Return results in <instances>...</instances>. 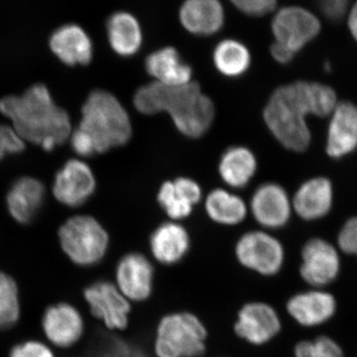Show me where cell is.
Here are the masks:
<instances>
[{"label": "cell", "mask_w": 357, "mask_h": 357, "mask_svg": "<svg viewBox=\"0 0 357 357\" xmlns=\"http://www.w3.org/2000/svg\"><path fill=\"white\" fill-rule=\"evenodd\" d=\"M1 159H2V156H1V155H0V160H1Z\"/></svg>", "instance_id": "ab89813d"}, {"label": "cell", "mask_w": 357, "mask_h": 357, "mask_svg": "<svg viewBox=\"0 0 357 357\" xmlns=\"http://www.w3.org/2000/svg\"><path fill=\"white\" fill-rule=\"evenodd\" d=\"M114 284L130 302L146 301L153 292V264L142 253H128L117 263Z\"/></svg>", "instance_id": "7c38bea8"}, {"label": "cell", "mask_w": 357, "mask_h": 357, "mask_svg": "<svg viewBox=\"0 0 357 357\" xmlns=\"http://www.w3.org/2000/svg\"><path fill=\"white\" fill-rule=\"evenodd\" d=\"M333 197V183L330 178L324 176L309 178L298 188L294 195L293 208L302 220L314 222L331 213Z\"/></svg>", "instance_id": "ac0fdd59"}, {"label": "cell", "mask_w": 357, "mask_h": 357, "mask_svg": "<svg viewBox=\"0 0 357 357\" xmlns=\"http://www.w3.org/2000/svg\"><path fill=\"white\" fill-rule=\"evenodd\" d=\"M237 10L252 17H263L276 10L277 0H229Z\"/></svg>", "instance_id": "1f68e13d"}, {"label": "cell", "mask_w": 357, "mask_h": 357, "mask_svg": "<svg viewBox=\"0 0 357 357\" xmlns=\"http://www.w3.org/2000/svg\"><path fill=\"white\" fill-rule=\"evenodd\" d=\"M312 115L310 82L298 81L279 86L270 96L264 112L265 123L275 139L290 150L302 153L312 142L307 117Z\"/></svg>", "instance_id": "3957f363"}, {"label": "cell", "mask_w": 357, "mask_h": 357, "mask_svg": "<svg viewBox=\"0 0 357 357\" xmlns=\"http://www.w3.org/2000/svg\"><path fill=\"white\" fill-rule=\"evenodd\" d=\"M79 128L91 136L96 153L123 146L132 136L128 110L116 96L102 89L93 91L86 98Z\"/></svg>", "instance_id": "277c9868"}, {"label": "cell", "mask_w": 357, "mask_h": 357, "mask_svg": "<svg viewBox=\"0 0 357 357\" xmlns=\"http://www.w3.org/2000/svg\"><path fill=\"white\" fill-rule=\"evenodd\" d=\"M133 105L142 114L167 112L178 130L189 138L204 135L215 116L213 100L195 82L182 86L152 82L136 91Z\"/></svg>", "instance_id": "6da1fadb"}, {"label": "cell", "mask_w": 357, "mask_h": 357, "mask_svg": "<svg viewBox=\"0 0 357 357\" xmlns=\"http://www.w3.org/2000/svg\"><path fill=\"white\" fill-rule=\"evenodd\" d=\"M270 54L277 63L284 65L292 62L294 57L296 56V54H294L292 51L289 50L286 47L282 46L281 44L276 43V42H273L271 47H270Z\"/></svg>", "instance_id": "74e56055"}, {"label": "cell", "mask_w": 357, "mask_h": 357, "mask_svg": "<svg viewBox=\"0 0 357 357\" xmlns=\"http://www.w3.org/2000/svg\"><path fill=\"white\" fill-rule=\"evenodd\" d=\"M95 174L82 160H69L61 168L53 184V194L61 204L77 208L86 203L96 191Z\"/></svg>", "instance_id": "4fadbf2b"}, {"label": "cell", "mask_w": 357, "mask_h": 357, "mask_svg": "<svg viewBox=\"0 0 357 357\" xmlns=\"http://www.w3.org/2000/svg\"><path fill=\"white\" fill-rule=\"evenodd\" d=\"M225 9L222 0H184L178 8L180 24L195 36L217 34L225 23Z\"/></svg>", "instance_id": "e0dca14e"}, {"label": "cell", "mask_w": 357, "mask_h": 357, "mask_svg": "<svg viewBox=\"0 0 357 357\" xmlns=\"http://www.w3.org/2000/svg\"><path fill=\"white\" fill-rule=\"evenodd\" d=\"M70 145L79 156L91 157L96 154L95 143L86 131L77 128L70 134Z\"/></svg>", "instance_id": "d590c367"}, {"label": "cell", "mask_w": 357, "mask_h": 357, "mask_svg": "<svg viewBox=\"0 0 357 357\" xmlns=\"http://www.w3.org/2000/svg\"><path fill=\"white\" fill-rule=\"evenodd\" d=\"M237 261L262 276L278 274L285 261V250L276 237L263 230H251L236 245Z\"/></svg>", "instance_id": "52a82bcc"}, {"label": "cell", "mask_w": 357, "mask_h": 357, "mask_svg": "<svg viewBox=\"0 0 357 357\" xmlns=\"http://www.w3.org/2000/svg\"><path fill=\"white\" fill-rule=\"evenodd\" d=\"M250 210L258 225L266 229H279L290 220L292 201L281 185L265 183L252 195Z\"/></svg>", "instance_id": "5bb4252c"}, {"label": "cell", "mask_w": 357, "mask_h": 357, "mask_svg": "<svg viewBox=\"0 0 357 357\" xmlns=\"http://www.w3.org/2000/svg\"><path fill=\"white\" fill-rule=\"evenodd\" d=\"M202 197L203 191L196 181L181 177L164 183L160 187L157 199L171 220H181L191 215Z\"/></svg>", "instance_id": "ffe728a7"}, {"label": "cell", "mask_w": 357, "mask_h": 357, "mask_svg": "<svg viewBox=\"0 0 357 357\" xmlns=\"http://www.w3.org/2000/svg\"><path fill=\"white\" fill-rule=\"evenodd\" d=\"M271 30L274 42L297 54L318 36L321 22L304 7L286 6L274 14Z\"/></svg>", "instance_id": "ba28073f"}, {"label": "cell", "mask_w": 357, "mask_h": 357, "mask_svg": "<svg viewBox=\"0 0 357 357\" xmlns=\"http://www.w3.org/2000/svg\"><path fill=\"white\" fill-rule=\"evenodd\" d=\"M145 69L154 82L166 86H182L192 82L191 66L174 47H163L149 54L145 60Z\"/></svg>", "instance_id": "cb8c5ba5"}, {"label": "cell", "mask_w": 357, "mask_h": 357, "mask_svg": "<svg viewBox=\"0 0 357 357\" xmlns=\"http://www.w3.org/2000/svg\"><path fill=\"white\" fill-rule=\"evenodd\" d=\"M42 330L52 344L60 349H69L84 335L83 316L69 303L51 305L42 317Z\"/></svg>", "instance_id": "9a60e30c"}, {"label": "cell", "mask_w": 357, "mask_h": 357, "mask_svg": "<svg viewBox=\"0 0 357 357\" xmlns=\"http://www.w3.org/2000/svg\"><path fill=\"white\" fill-rule=\"evenodd\" d=\"M191 238L180 223L164 222L150 237V250L156 261L166 266L177 264L189 252Z\"/></svg>", "instance_id": "7402d4cb"}, {"label": "cell", "mask_w": 357, "mask_h": 357, "mask_svg": "<svg viewBox=\"0 0 357 357\" xmlns=\"http://www.w3.org/2000/svg\"><path fill=\"white\" fill-rule=\"evenodd\" d=\"M0 112L11 119L23 140L40 145L46 151L65 143L72 134L69 114L55 105L43 84H34L21 96L2 98Z\"/></svg>", "instance_id": "7a4b0ae2"}, {"label": "cell", "mask_w": 357, "mask_h": 357, "mask_svg": "<svg viewBox=\"0 0 357 357\" xmlns=\"http://www.w3.org/2000/svg\"><path fill=\"white\" fill-rule=\"evenodd\" d=\"M206 211L213 222L231 227L245 220L248 206L241 197L234 192L215 189L206 197Z\"/></svg>", "instance_id": "83f0119b"}, {"label": "cell", "mask_w": 357, "mask_h": 357, "mask_svg": "<svg viewBox=\"0 0 357 357\" xmlns=\"http://www.w3.org/2000/svg\"><path fill=\"white\" fill-rule=\"evenodd\" d=\"M326 131V152L331 158L342 159L357 149V105L338 102L330 116Z\"/></svg>", "instance_id": "2e32d148"}, {"label": "cell", "mask_w": 357, "mask_h": 357, "mask_svg": "<svg viewBox=\"0 0 357 357\" xmlns=\"http://www.w3.org/2000/svg\"><path fill=\"white\" fill-rule=\"evenodd\" d=\"M50 48L61 62L68 66H84L93 57V45L88 33L76 24L59 28L52 34Z\"/></svg>", "instance_id": "44dd1931"}, {"label": "cell", "mask_w": 357, "mask_h": 357, "mask_svg": "<svg viewBox=\"0 0 357 357\" xmlns=\"http://www.w3.org/2000/svg\"><path fill=\"white\" fill-rule=\"evenodd\" d=\"M312 110L314 116L330 117L338 105L337 93L328 84L310 82Z\"/></svg>", "instance_id": "f546056e"}, {"label": "cell", "mask_w": 357, "mask_h": 357, "mask_svg": "<svg viewBox=\"0 0 357 357\" xmlns=\"http://www.w3.org/2000/svg\"><path fill=\"white\" fill-rule=\"evenodd\" d=\"M45 199V188L37 178L23 177L16 181L7 195V208L20 223L31 222L39 213Z\"/></svg>", "instance_id": "d4e9b609"}, {"label": "cell", "mask_w": 357, "mask_h": 357, "mask_svg": "<svg viewBox=\"0 0 357 357\" xmlns=\"http://www.w3.org/2000/svg\"><path fill=\"white\" fill-rule=\"evenodd\" d=\"M84 297L95 318L110 331H124L129 325L131 302L114 283L96 281L86 287Z\"/></svg>", "instance_id": "9c48e42d"}, {"label": "cell", "mask_w": 357, "mask_h": 357, "mask_svg": "<svg viewBox=\"0 0 357 357\" xmlns=\"http://www.w3.org/2000/svg\"><path fill=\"white\" fill-rule=\"evenodd\" d=\"M24 140L15 129L7 126H0V155L20 153L24 150Z\"/></svg>", "instance_id": "e575fe53"}, {"label": "cell", "mask_w": 357, "mask_h": 357, "mask_svg": "<svg viewBox=\"0 0 357 357\" xmlns=\"http://www.w3.org/2000/svg\"><path fill=\"white\" fill-rule=\"evenodd\" d=\"M337 246L345 255L357 256V217L347 220L337 236Z\"/></svg>", "instance_id": "d6a6232c"}, {"label": "cell", "mask_w": 357, "mask_h": 357, "mask_svg": "<svg viewBox=\"0 0 357 357\" xmlns=\"http://www.w3.org/2000/svg\"><path fill=\"white\" fill-rule=\"evenodd\" d=\"M281 319L271 305L264 302L246 303L239 310L234 323L237 337L252 345H263L281 331Z\"/></svg>", "instance_id": "8fae6325"}, {"label": "cell", "mask_w": 357, "mask_h": 357, "mask_svg": "<svg viewBox=\"0 0 357 357\" xmlns=\"http://www.w3.org/2000/svg\"><path fill=\"white\" fill-rule=\"evenodd\" d=\"M340 271L337 249L325 239L314 237L302 249L300 274L303 280L314 288L321 289L333 283Z\"/></svg>", "instance_id": "30bf717a"}, {"label": "cell", "mask_w": 357, "mask_h": 357, "mask_svg": "<svg viewBox=\"0 0 357 357\" xmlns=\"http://www.w3.org/2000/svg\"><path fill=\"white\" fill-rule=\"evenodd\" d=\"M213 65L222 76L238 77L248 72L252 58L243 42L234 38L218 42L213 53Z\"/></svg>", "instance_id": "4316f807"}, {"label": "cell", "mask_w": 357, "mask_h": 357, "mask_svg": "<svg viewBox=\"0 0 357 357\" xmlns=\"http://www.w3.org/2000/svg\"><path fill=\"white\" fill-rule=\"evenodd\" d=\"M59 241L68 258L81 267L98 264L109 246V236L95 218L76 215L59 229Z\"/></svg>", "instance_id": "8992f818"}, {"label": "cell", "mask_w": 357, "mask_h": 357, "mask_svg": "<svg viewBox=\"0 0 357 357\" xmlns=\"http://www.w3.org/2000/svg\"><path fill=\"white\" fill-rule=\"evenodd\" d=\"M295 357H344L342 347L328 337H319L314 340H303L294 349Z\"/></svg>", "instance_id": "4dcf8cb0"}, {"label": "cell", "mask_w": 357, "mask_h": 357, "mask_svg": "<svg viewBox=\"0 0 357 357\" xmlns=\"http://www.w3.org/2000/svg\"><path fill=\"white\" fill-rule=\"evenodd\" d=\"M257 171V160L250 149L230 147L220 158L218 172L223 182L234 189L246 187Z\"/></svg>", "instance_id": "484cf974"}, {"label": "cell", "mask_w": 357, "mask_h": 357, "mask_svg": "<svg viewBox=\"0 0 357 357\" xmlns=\"http://www.w3.org/2000/svg\"><path fill=\"white\" fill-rule=\"evenodd\" d=\"M286 307L299 325L312 328L323 325L335 316L337 301L332 294L316 288L296 294L289 299Z\"/></svg>", "instance_id": "d6986e66"}, {"label": "cell", "mask_w": 357, "mask_h": 357, "mask_svg": "<svg viewBox=\"0 0 357 357\" xmlns=\"http://www.w3.org/2000/svg\"><path fill=\"white\" fill-rule=\"evenodd\" d=\"M319 10L331 21L342 20L349 9V0H318Z\"/></svg>", "instance_id": "8d00e7d4"}, {"label": "cell", "mask_w": 357, "mask_h": 357, "mask_svg": "<svg viewBox=\"0 0 357 357\" xmlns=\"http://www.w3.org/2000/svg\"><path fill=\"white\" fill-rule=\"evenodd\" d=\"M349 28L352 37L357 42V2L352 7L349 16Z\"/></svg>", "instance_id": "f35d334b"}, {"label": "cell", "mask_w": 357, "mask_h": 357, "mask_svg": "<svg viewBox=\"0 0 357 357\" xmlns=\"http://www.w3.org/2000/svg\"><path fill=\"white\" fill-rule=\"evenodd\" d=\"M9 357H55V354L44 342L32 340L14 345Z\"/></svg>", "instance_id": "836d02e7"}, {"label": "cell", "mask_w": 357, "mask_h": 357, "mask_svg": "<svg viewBox=\"0 0 357 357\" xmlns=\"http://www.w3.org/2000/svg\"><path fill=\"white\" fill-rule=\"evenodd\" d=\"M208 331L203 321L189 312H172L159 321L155 335L157 357H201L206 352Z\"/></svg>", "instance_id": "5b68a950"}, {"label": "cell", "mask_w": 357, "mask_h": 357, "mask_svg": "<svg viewBox=\"0 0 357 357\" xmlns=\"http://www.w3.org/2000/svg\"><path fill=\"white\" fill-rule=\"evenodd\" d=\"M107 41L116 55L128 58L135 56L142 47V26L138 18L129 11L112 13L107 22Z\"/></svg>", "instance_id": "603a6c76"}, {"label": "cell", "mask_w": 357, "mask_h": 357, "mask_svg": "<svg viewBox=\"0 0 357 357\" xmlns=\"http://www.w3.org/2000/svg\"><path fill=\"white\" fill-rule=\"evenodd\" d=\"M20 314L17 284L13 277L0 271V331L13 328L20 321Z\"/></svg>", "instance_id": "f1b7e54d"}]
</instances>
